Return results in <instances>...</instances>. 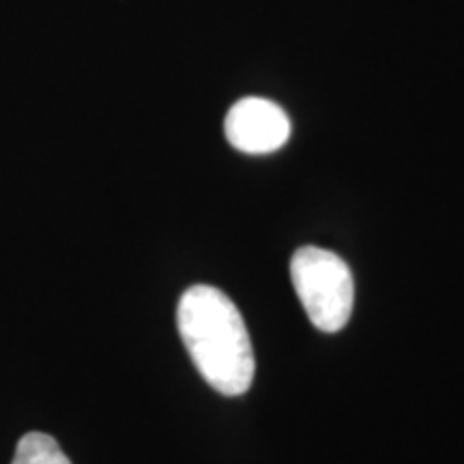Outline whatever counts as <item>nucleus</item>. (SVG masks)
Masks as SVG:
<instances>
[{"mask_svg": "<svg viewBox=\"0 0 464 464\" xmlns=\"http://www.w3.org/2000/svg\"><path fill=\"white\" fill-rule=\"evenodd\" d=\"M179 332L196 363L213 390L224 396H241L252 387V340L241 312L213 286H191L179 301Z\"/></svg>", "mask_w": 464, "mask_h": 464, "instance_id": "f257e3e1", "label": "nucleus"}, {"mask_svg": "<svg viewBox=\"0 0 464 464\" xmlns=\"http://www.w3.org/2000/svg\"><path fill=\"white\" fill-rule=\"evenodd\" d=\"M290 277L307 318L324 334H335L348 323L355 286L348 265L338 254L307 246L295 252Z\"/></svg>", "mask_w": 464, "mask_h": 464, "instance_id": "f03ea898", "label": "nucleus"}, {"mask_svg": "<svg viewBox=\"0 0 464 464\" xmlns=\"http://www.w3.org/2000/svg\"><path fill=\"white\" fill-rule=\"evenodd\" d=\"M226 138L243 153H274L288 142L290 121L277 103L247 97L237 102L226 116Z\"/></svg>", "mask_w": 464, "mask_h": 464, "instance_id": "7ed1b4c3", "label": "nucleus"}, {"mask_svg": "<svg viewBox=\"0 0 464 464\" xmlns=\"http://www.w3.org/2000/svg\"><path fill=\"white\" fill-rule=\"evenodd\" d=\"M11 464H72L56 439L44 432H28L20 439Z\"/></svg>", "mask_w": 464, "mask_h": 464, "instance_id": "20e7f679", "label": "nucleus"}]
</instances>
